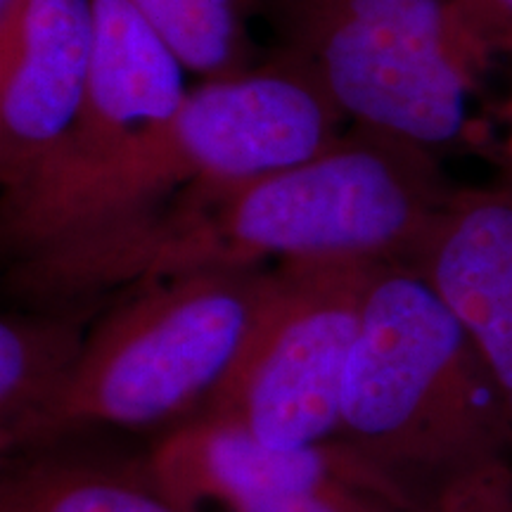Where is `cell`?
<instances>
[{"instance_id": "cell-1", "label": "cell", "mask_w": 512, "mask_h": 512, "mask_svg": "<svg viewBox=\"0 0 512 512\" xmlns=\"http://www.w3.org/2000/svg\"><path fill=\"white\" fill-rule=\"evenodd\" d=\"M453 190L439 155L351 126L302 164L190 185L136 221L5 264V292L48 309L202 271L339 259L406 264Z\"/></svg>"}, {"instance_id": "cell-2", "label": "cell", "mask_w": 512, "mask_h": 512, "mask_svg": "<svg viewBox=\"0 0 512 512\" xmlns=\"http://www.w3.org/2000/svg\"><path fill=\"white\" fill-rule=\"evenodd\" d=\"M347 117L318 76L278 50L240 74L207 79L171 119L83 174L0 197L5 264L72 247L152 214L197 183H235L320 155Z\"/></svg>"}, {"instance_id": "cell-3", "label": "cell", "mask_w": 512, "mask_h": 512, "mask_svg": "<svg viewBox=\"0 0 512 512\" xmlns=\"http://www.w3.org/2000/svg\"><path fill=\"white\" fill-rule=\"evenodd\" d=\"M337 439L415 510L465 472L512 458V413L484 354L446 299L399 261L370 275Z\"/></svg>"}, {"instance_id": "cell-4", "label": "cell", "mask_w": 512, "mask_h": 512, "mask_svg": "<svg viewBox=\"0 0 512 512\" xmlns=\"http://www.w3.org/2000/svg\"><path fill=\"white\" fill-rule=\"evenodd\" d=\"M278 283V266L202 271L112 294L74 380L0 444L5 458L100 430H164L204 411L230 375Z\"/></svg>"}, {"instance_id": "cell-5", "label": "cell", "mask_w": 512, "mask_h": 512, "mask_svg": "<svg viewBox=\"0 0 512 512\" xmlns=\"http://www.w3.org/2000/svg\"><path fill=\"white\" fill-rule=\"evenodd\" d=\"M351 126L441 155L470 126L472 57L451 0H259Z\"/></svg>"}, {"instance_id": "cell-6", "label": "cell", "mask_w": 512, "mask_h": 512, "mask_svg": "<svg viewBox=\"0 0 512 512\" xmlns=\"http://www.w3.org/2000/svg\"><path fill=\"white\" fill-rule=\"evenodd\" d=\"M380 261H290L245 351L200 415L280 448L337 441L363 299Z\"/></svg>"}, {"instance_id": "cell-7", "label": "cell", "mask_w": 512, "mask_h": 512, "mask_svg": "<svg viewBox=\"0 0 512 512\" xmlns=\"http://www.w3.org/2000/svg\"><path fill=\"white\" fill-rule=\"evenodd\" d=\"M93 43V0H22L0 19L3 190L36 174L79 117Z\"/></svg>"}, {"instance_id": "cell-8", "label": "cell", "mask_w": 512, "mask_h": 512, "mask_svg": "<svg viewBox=\"0 0 512 512\" xmlns=\"http://www.w3.org/2000/svg\"><path fill=\"white\" fill-rule=\"evenodd\" d=\"M93 12V64L79 117L41 169L17 188L110 162L174 117L188 95L181 57L128 0H93Z\"/></svg>"}, {"instance_id": "cell-9", "label": "cell", "mask_w": 512, "mask_h": 512, "mask_svg": "<svg viewBox=\"0 0 512 512\" xmlns=\"http://www.w3.org/2000/svg\"><path fill=\"white\" fill-rule=\"evenodd\" d=\"M406 266L458 313L512 413V152L494 181L451 192Z\"/></svg>"}, {"instance_id": "cell-10", "label": "cell", "mask_w": 512, "mask_h": 512, "mask_svg": "<svg viewBox=\"0 0 512 512\" xmlns=\"http://www.w3.org/2000/svg\"><path fill=\"white\" fill-rule=\"evenodd\" d=\"M147 472L185 512L221 498L290 486L354 484L418 512L342 441L280 448L233 422L195 415L162 432L143 456Z\"/></svg>"}, {"instance_id": "cell-11", "label": "cell", "mask_w": 512, "mask_h": 512, "mask_svg": "<svg viewBox=\"0 0 512 512\" xmlns=\"http://www.w3.org/2000/svg\"><path fill=\"white\" fill-rule=\"evenodd\" d=\"M105 299L24 306L0 316V444L60 399L86 354Z\"/></svg>"}, {"instance_id": "cell-12", "label": "cell", "mask_w": 512, "mask_h": 512, "mask_svg": "<svg viewBox=\"0 0 512 512\" xmlns=\"http://www.w3.org/2000/svg\"><path fill=\"white\" fill-rule=\"evenodd\" d=\"M0 512H185L145 460L72 456L62 446L3 460Z\"/></svg>"}, {"instance_id": "cell-13", "label": "cell", "mask_w": 512, "mask_h": 512, "mask_svg": "<svg viewBox=\"0 0 512 512\" xmlns=\"http://www.w3.org/2000/svg\"><path fill=\"white\" fill-rule=\"evenodd\" d=\"M181 57L188 72L207 79L252 67L247 12L259 0H128Z\"/></svg>"}, {"instance_id": "cell-14", "label": "cell", "mask_w": 512, "mask_h": 512, "mask_svg": "<svg viewBox=\"0 0 512 512\" xmlns=\"http://www.w3.org/2000/svg\"><path fill=\"white\" fill-rule=\"evenodd\" d=\"M195 512H411L380 491L354 484L290 486L230 496Z\"/></svg>"}, {"instance_id": "cell-15", "label": "cell", "mask_w": 512, "mask_h": 512, "mask_svg": "<svg viewBox=\"0 0 512 512\" xmlns=\"http://www.w3.org/2000/svg\"><path fill=\"white\" fill-rule=\"evenodd\" d=\"M418 512H512V458L491 460L456 477Z\"/></svg>"}, {"instance_id": "cell-16", "label": "cell", "mask_w": 512, "mask_h": 512, "mask_svg": "<svg viewBox=\"0 0 512 512\" xmlns=\"http://www.w3.org/2000/svg\"><path fill=\"white\" fill-rule=\"evenodd\" d=\"M451 17L472 60L512 50V0H451Z\"/></svg>"}, {"instance_id": "cell-17", "label": "cell", "mask_w": 512, "mask_h": 512, "mask_svg": "<svg viewBox=\"0 0 512 512\" xmlns=\"http://www.w3.org/2000/svg\"><path fill=\"white\" fill-rule=\"evenodd\" d=\"M19 5H22V0H0V19L10 17Z\"/></svg>"}]
</instances>
